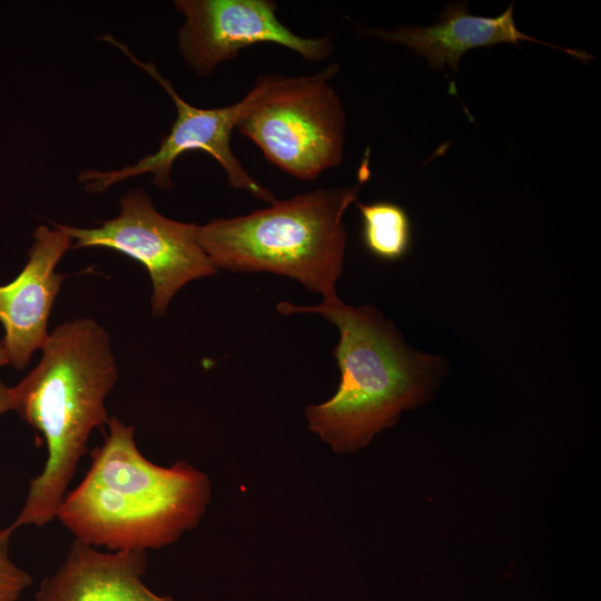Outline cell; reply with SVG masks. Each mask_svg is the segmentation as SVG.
Returning a JSON list of instances; mask_svg holds the SVG:
<instances>
[{"label":"cell","mask_w":601,"mask_h":601,"mask_svg":"<svg viewBox=\"0 0 601 601\" xmlns=\"http://www.w3.org/2000/svg\"><path fill=\"white\" fill-rule=\"evenodd\" d=\"M9 411H12L10 386L0 378V416Z\"/></svg>","instance_id":"5bb4252c"},{"label":"cell","mask_w":601,"mask_h":601,"mask_svg":"<svg viewBox=\"0 0 601 601\" xmlns=\"http://www.w3.org/2000/svg\"><path fill=\"white\" fill-rule=\"evenodd\" d=\"M9 364V359H8V356H7V353L3 348V345L0 341V366H3V365H7Z\"/></svg>","instance_id":"9a60e30c"},{"label":"cell","mask_w":601,"mask_h":601,"mask_svg":"<svg viewBox=\"0 0 601 601\" xmlns=\"http://www.w3.org/2000/svg\"><path fill=\"white\" fill-rule=\"evenodd\" d=\"M57 226L75 240L71 248H110L142 264L151 279L156 317L167 312L183 286L217 273L198 242V225L161 215L142 189L126 193L119 215L97 227Z\"/></svg>","instance_id":"8992f818"},{"label":"cell","mask_w":601,"mask_h":601,"mask_svg":"<svg viewBox=\"0 0 601 601\" xmlns=\"http://www.w3.org/2000/svg\"><path fill=\"white\" fill-rule=\"evenodd\" d=\"M361 215V236L374 257L395 262L405 257L412 245V224L407 211L396 203H355Z\"/></svg>","instance_id":"7c38bea8"},{"label":"cell","mask_w":601,"mask_h":601,"mask_svg":"<svg viewBox=\"0 0 601 601\" xmlns=\"http://www.w3.org/2000/svg\"><path fill=\"white\" fill-rule=\"evenodd\" d=\"M145 551H99L73 540L58 570L40 582L35 601H176L142 581Z\"/></svg>","instance_id":"8fae6325"},{"label":"cell","mask_w":601,"mask_h":601,"mask_svg":"<svg viewBox=\"0 0 601 601\" xmlns=\"http://www.w3.org/2000/svg\"><path fill=\"white\" fill-rule=\"evenodd\" d=\"M175 8L184 16L177 32L179 51L200 77L258 43L285 47L311 62L333 51L329 37L306 38L288 29L273 0H176Z\"/></svg>","instance_id":"ba28073f"},{"label":"cell","mask_w":601,"mask_h":601,"mask_svg":"<svg viewBox=\"0 0 601 601\" xmlns=\"http://www.w3.org/2000/svg\"><path fill=\"white\" fill-rule=\"evenodd\" d=\"M102 445L56 519L75 540L107 551H147L176 542L201 521L211 497L208 475L185 461L146 459L135 427L110 417Z\"/></svg>","instance_id":"7a4b0ae2"},{"label":"cell","mask_w":601,"mask_h":601,"mask_svg":"<svg viewBox=\"0 0 601 601\" xmlns=\"http://www.w3.org/2000/svg\"><path fill=\"white\" fill-rule=\"evenodd\" d=\"M102 40L118 48L162 87L171 98L177 116L154 154H148L136 164L120 169L81 171L77 179L83 184L88 193H102L125 179L144 174L152 176L155 186L170 190L174 187L171 168L176 159L187 151L203 150L221 166L229 186L246 190L268 203L275 200V195L263 187L243 167L230 145L234 128L255 97L254 87L234 105L220 108H198L189 105L176 92L171 82L158 71L154 62L141 61L126 45L110 35H105Z\"/></svg>","instance_id":"52a82bcc"},{"label":"cell","mask_w":601,"mask_h":601,"mask_svg":"<svg viewBox=\"0 0 601 601\" xmlns=\"http://www.w3.org/2000/svg\"><path fill=\"white\" fill-rule=\"evenodd\" d=\"M331 63L305 76H262L236 128L286 174L312 180L342 162L346 112L331 83Z\"/></svg>","instance_id":"5b68a950"},{"label":"cell","mask_w":601,"mask_h":601,"mask_svg":"<svg viewBox=\"0 0 601 601\" xmlns=\"http://www.w3.org/2000/svg\"><path fill=\"white\" fill-rule=\"evenodd\" d=\"M514 4L496 17H481L470 13L463 2L450 3L440 13V22L430 27L410 26L393 30L366 29L365 33L380 39L402 43L416 55L424 57L431 67L459 71L460 59L469 50L492 47L497 43L520 45L531 41L564 51L583 63L593 56L578 49H565L543 42L519 30L513 17Z\"/></svg>","instance_id":"30bf717a"},{"label":"cell","mask_w":601,"mask_h":601,"mask_svg":"<svg viewBox=\"0 0 601 601\" xmlns=\"http://www.w3.org/2000/svg\"><path fill=\"white\" fill-rule=\"evenodd\" d=\"M39 363L10 386L12 411L42 434L47 459L29 481L11 532L56 519L91 432L107 425L106 397L118 380L108 332L89 317L56 326Z\"/></svg>","instance_id":"6da1fadb"},{"label":"cell","mask_w":601,"mask_h":601,"mask_svg":"<svg viewBox=\"0 0 601 601\" xmlns=\"http://www.w3.org/2000/svg\"><path fill=\"white\" fill-rule=\"evenodd\" d=\"M358 189L337 186L275 199L247 215L211 219L197 227V238L217 269L287 276L332 302L345 257L344 214Z\"/></svg>","instance_id":"277c9868"},{"label":"cell","mask_w":601,"mask_h":601,"mask_svg":"<svg viewBox=\"0 0 601 601\" xmlns=\"http://www.w3.org/2000/svg\"><path fill=\"white\" fill-rule=\"evenodd\" d=\"M52 226L33 230L24 267L13 280L0 285L1 343L17 370L26 368L46 344L50 313L66 277L56 267L72 247V239L56 223Z\"/></svg>","instance_id":"9c48e42d"},{"label":"cell","mask_w":601,"mask_h":601,"mask_svg":"<svg viewBox=\"0 0 601 601\" xmlns=\"http://www.w3.org/2000/svg\"><path fill=\"white\" fill-rule=\"evenodd\" d=\"M276 309L284 315L319 314L339 332L333 352L341 371L338 390L305 410L308 428L336 453L368 444L403 410L423 403L445 371L440 356L412 349L374 307H354L337 298L314 306L283 300Z\"/></svg>","instance_id":"3957f363"},{"label":"cell","mask_w":601,"mask_h":601,"mask_svg":"<svg viewBox=\"0 0 601 601\" xmlns=\"http://www.w3.org/2000/svg\"><path fill=\"white\" fill-rule=\"evenodd\" d=\"M12 533L8 526L0 528V601H18L32 584V577L9 556Z\"/></svg>","instance_id":"4fadbf2b"}]
</instances>
